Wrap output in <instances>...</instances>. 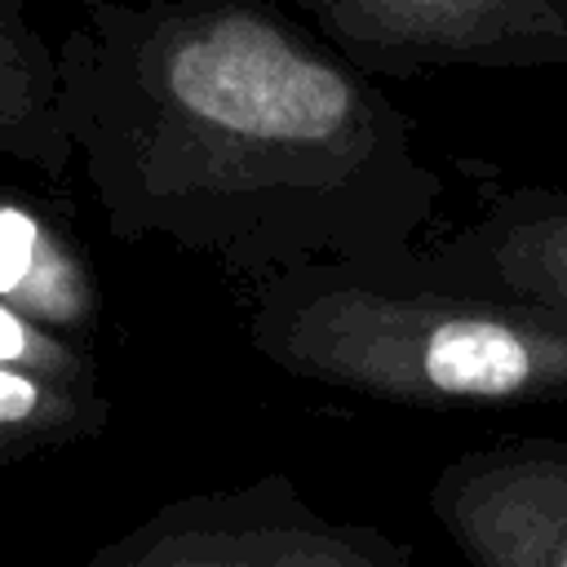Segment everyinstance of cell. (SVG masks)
Listing matches in <instances>:
<instances>
[{
    "mask_svg": "<svg viewBox=\"0 0 567 567\" xmlns=\"http://www.w3.org/2000/svg\"><path fill=\"white\" fill-rule=\"evenodd\" d=\"M372 75L567 66V0H275Z\"/></svg>",
    "mask_w": 567,
    "mask_h": 567,
    "instance_id": "cell-4",
    "label": "cell"
},
{
    "mask_svg": "<svg viewBox=\"0 0 567 567\" xmlns=\"http://www.w3.org/2000/svg\"><path fill=\"white\" fill-rule=\"evenodd\" d=\"M97 408L89 399V385H62L0 363V461L89 434Z\"/></svg>",
    "mask_w": 567,
    "mask_h": 567,
    "instance_id": "cell-9",
    "label": "cell"
},
{
    "mask_svg": "<svg viewBox=\"0 0 567 567\" xmlns=\"http://www.w3.org/2000/svg\"><path fill=\"white\" fill-rule=\"evenodd\" d=\"M0 155L35 164L49 177L75 164L58 44L40 35L22 0H0Z\"/></svg>",
    "mask_w": 567,
    "mask_h": 567,
    "instance_id": "cell-7",
    "label": "cell"
},
{
    "mask_svg": "<svg viewBox=\"0 0 567 567\" xmlns=\"http://www.w3.org/2000/svg\"><path fill=\"white\" fill-rule=\"evenodd\" d=\"M248 337L292 377L385 403H567V319L412 275H284Z\"/></svg>",
    "mask_w": 567,
    "mask_h": 567,
    "instance_id": "cell-2",
    "label": "cell"
},
{
    "mask_svg": "<svg viewBox=\"0 0 567 567\" xmlns=\"http://www.w3.org/2000/svg\"><path fill=\"white\" fill-rule=\"evenodd\" d=\"M412 279L567 319V190L514 186L412 261Z\"/></svg>",
    "mask_w": 567,
    "mask_h": 567,
    "instance_id": "cell-6",
    "label": "cell"
},
{
    "mask_svg": "<svg viewBox=\"0 0 567 567\" xmlns=\"http://www.w3.org/2000/svg\"><path fill=\"white\" fill-rule=\"evenodd\" d=\"M0 363L4 368H22L62 385H89L84 381V359L40 319L22 315L18 306L0 301Z\"/></svg>",
    "mask_w": 567,
    "mask_h": 567,
    "instance_id": "cell-10",
    "label": "cell"
},
{
    "mask_svg": "<svg viewBox=\"0 0 567 567\" xmlns=\"http://www.w3.org/2000/svg\"><path fill=\"white\" fill-rule=\"evenodd\" d=\"M430 514L470 567H567V439H501L430 483Z\"/></svg>",
    "mask_w": 567,
    "mask_h": 567,
    "instance_id": "cell-5",
    "label": "cell"
},
{
    "mask_svg": "<svg viewBox=\"0 0 567 567\" xmlns=\"http://www.w3.org/2000/svg\"><path fill=\"white\" fill-rule=\"evenodd\" d=\"M89 567H416L381 527L315 514L279 474L159 505L115 536Z\"/></svg>",
    "mask_w": 567,
    "mask_h": 567,
    "instance_id": "cell-3",
    "label": "cell"
},
{
    "mask_svg": "<svg viewBox=\"0 0 567 567\" xmlns=\"http://www.w3.org/2000/svg\"><path fill=\"white\" fill-rule=\"evenodd\" d=\"M62 115L106 226L252 275L403 279L443 177L416 124L275 0H84Z\"/></svg>",
    "mask_w": 567,
    "mask_h": 567,
    "instance_id": "cell-1",
    "label": "cell"
},
{
    "mask_svg": "<svg viewBox=\"0 0 567 567\" xmlns=\"http://www.w3.org/2000/svg\"><path fill=\"white\" fill-rule=\"evenodd\" d=\"M0 301L53 332H80L97 315V288L80 248L9 190H0Z\"/></svg>",
    "mask_w": 567,
    "mask_h": 567,
    "instance_id": "cell-8",
    "label": "cell"
}]
</instances>
